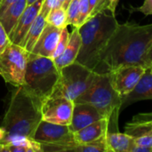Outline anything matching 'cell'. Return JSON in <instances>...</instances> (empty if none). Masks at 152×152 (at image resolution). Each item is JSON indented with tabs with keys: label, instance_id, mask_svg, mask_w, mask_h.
<instances>
[{
	"label": "cell",
	"instance_id": "9",
	"mask_svg": "<svg viewBox=\"0 0 152 152\" xmlns=\"http://www.w3.org/2000/svg\"><path fill=\"white\" fill-rule=\"evenodd\" d=\"M74 102L61 96H49L42 102V120L53 124L69 126Z\"/></svg>",
	"mask_w": 152,
	"mask_h": 152
},
{
	"label": "cell",
	"instance_id": "2",
	"mask_svg": "<svg viewBox=\"0 0 152 152\" xmlns=\"http://www.w3.org/2000/svg\"><path fill=\"white\" fill-rule=\"evenodd\" d=\"M41 106L42 102L24 86H16L2 121V126L6 132L4 139L14 136L33 138L42 121Z\"/></svg>",
	"mask_w": 152,
	"mask_h": 152
},
{
	"label": "cell",
	"instance_id": "13",
	"mask_svg": "<svg viewBox=\"0 0 152 152\" xmlns=\"http://www.w3.org/2000/svg\"><path fill=\"white\" fill-rule=\"evenodd\" d=\"M61 32V28H56L51 24L46 23L30 53L52 58L53 53L60 39Z\"/></svg>",
	"mask_w": 152,
	"mask_h": 152
},
{
	"label": "cell",
	"instance_id": "25",
	"mask_svg": "<svg viewBox=\"0 0 152 152\" xmlns=\"http://www.w3.org/2000/svg\"><path fill=\"white\" fill-rule=\"evenodd\" d=\"M69 32L68 30V28L67 27H64L61 28V36H60V39L58 41V44L56 45V48L53 53V56H52V59H55L57 58L58 56H60L63 51L65 50L67 45H68V42H69Z\"/></svg>",
	"mask_w": 152,
	"mask_h": 152
},
{
	"label": "cell",
	"instance_id": "18",
	"mask_svg": "<svg viewBox=\"0 0 152 152\" xmlns=\"http://www.w3.org/2000/svg\"><path fill=\"white\" fill-rule=\"evenodd\" d=\"M27 5V0H15L0 16V21L8 36L16 26Z\"/></svg>",
	"mask_w": 152,
	"mask_h": 152
},
{
	"label": "cell",
	"instance_id": "6",
	"mask_svg": "<svg viewBox=\"0 0 152 152\" xmlns=\"http://www.w3.org/2000/svg\"><path fill=\"white\" fill-rule=\"evenodd\" d=\"M95 72L75 61L60 71V77L51 96H61L75 101L92 84Z\"/></svg>",
	"mask_w": 152,
	"mask_h": 152
},
{
	"label": "cell",
	"instance_id": "4",
	"mask_svg": "<svg viewBox=\"0 0 152 152\" xmlns=\"http://www.w3.org/2000/svg\"><path fill=\"white\" fill-rule=\"evenodd\" d=\"M74 102H85L93 105L105 118L109 119V128L110 127L112 130L118 128L122 96L112 86L109 73H96L90 86Z\"/></svg>",
	"mask_w": 152,
	"mask_h": 152
},
{
	"label": "cell",
	"instance_id": "22",
	"mask_svg": "<svg viewBox=\"0 0 152 152\" xmlns=\"http://www.w3.org/2000/svg\"><path fill=\"white\" fill-rule=\"evenodd\" d=\"M65 151L74 152H109L106 135L102 136V138L94 141L92 142L85 143V144H77L69 146L66 148Z\"/></svg>",
	"mask_w": 152,
	"mask_h": 152
},
{
	"label": "cell",
	"instance_id": "35",
	"mask_svg": "<svg viewBox=\"0 0 152 152\" xmlns=\"http://www.w3.org/2000/svg\"><path fill=\"white\" fill-rule=\"evenodd\" d=\"M146 65H147V69L152 67V45L146 57Z\"/></svg>",
	"mask_w": 152,
	"mask_h": 152
},
{
	"label": "cell",
	"instance_id": "17",
	"mask_svg": "<svg viewBox=\"0 0 152 152\" xmlns=\"http://www.w3.org/2000/svg\"><path fill=\"white\" fill-rule=\"evenodd\" d=\"M109 128V119L102 118L86 127L73 133L74 140L77 144H85L96 141L106 135Z\"/></svg>",
	"mask_w": 152,
	"mask_h": 152
},
{
	"label": "cell",
	"instance_id": "41",
	"mask_svg": "<svg viewBox=\"0 0 152 152\" xmlns=\"http://www.w3.org/2000/svg\"><path fill=\"white\" fill-rule=\"evenodd\" d=\"M0 2H1V0H0Z\"/></svg>",
	"mask_w": 152,
	"mask_h": 152
},
{
	"label": "cell",
	"instance_id": "24",
	"mask_svg": "<svg viewBox=\"0 0 152 152\" xmlns=\"http://www.w3.org/2000/svg\"><path fill=\"white\" fill-rule=\"evenodd\" d=\"M78 3L79 0H72L66 9L67 12V24L77 28L78 21Z\"/></svg>",
	"mask_w": 152,
	"mask_h": 152
},
{
	"label": "cell",
	"instance_id": "39",
	"mask_svg": "<svg viewBox=\"0 0 152 152\" xmlns=\"http://www.w3.org/2000/svg\"><path fill=\"white\" fill-rule=\"evenodd\" d=\"M64 1H65V0H59V2H60V4H61V6H62V4L64 3Z\"/></svg>",
	"mask_w": 152,
	"mask_h": 152
},
{
	"label": "cell",
	"instance_id": "36",
	"mask_svg": "<svg viewBox=\"0 0 152 152\" xmlns=\"http://www.w3.org/2000/svg\"><path fill=\"white\" fill-rule=\"evenodd\" d=\"M5 134H6L5 129H4L3 126H1V127H0V141H1V140H3V139L4 138Z\"/></svg>",
	"mask_w": 152,
	"mask_h": 152
},
{
	"label": "cell",
	"instance_id": "15",
	"mask_svg": "<svg viewBox=\"0 0 152 152\" xmlns=\"http://www.w3.org/2000/svg\"><path fill=\"white\" fill-rule=\"evenodd\" d=\"M80 47L81 36L79 33V29L77 27H73V30L69 34V42L65 50L60 56L53 59V61L59 71H61L62 68L76 61L80 51Z\"/></svg>",
	"mask_w": 152,
	"mask_h": 152
},
{
	"label": "cell",
	"instance_id": "30",
	"mask_svg": "<svg viewBox=\"0 0 152 152\" xmlns=\"http://www.w3.org/2000/svg\"><path fill=\"white\" fill-rule=\"evenodd\" d=\"M145 15H152V0H144L142 6L136 9Z\"/></svg>",
	"mask_w": 152,
	"mask_h": 152
},
{
	"label": "cell",
	"instance_id": "38",
	"mask_svg": "<svg viewBox=\"0 0 152 152\" xmlns=\"http://www.w3.org/2000/svg\"><path fill=\"white\" fill-rule=\"evenodd\" d=\"M37 0H27V4H28H28H33V3H35Z\"/></svg>",
	"mask_w": 152,
	"mask_h": 152
},
{
	"label": "cell",
	"instance_id": "10",
	"mask_svg": "<svg viewBox=\"0 0 152 152\" xmlns=\"http://www.w3.org/2000/svg\"><path fill=\"white\" fill-rule=\"evenodd\" d=\"M145 71L146 68L142 66L127 65L119 67L109 74L112 86L123 98L135 87Z\"/></svg>",
	"mask_w": 152,
	"mask_h": 152
},
{
	"label": "cell",
	"instance_id": "26",
	"mask_svg": "<svg viewBox=\"0 0 152 152\" xmlns=\"http://www.w3.org/2000/svg\"><path fill=\"white\" fill-rule=\"evenodd\" d=\"M134 145L152 151V130L147 131L136 137H134Z\"/></svg>",
	"mask_w": 152,
	"mask_h": 152
},
{
	"label": "cell",
	"instance_id": "1",
	"mask_svg": "<svg viewBox=\"0 0 152 152\" xmlns=\"http://www.w3.org/2000/svg\"><path fill=\"white\" fill-rule=\"evenodd\" d=\"M151 45L152 23H118L94 72L106 74L127 65H138L147 69L146 57Z\"/></svg>",
	"mask_w": 152,
	"mask_h": 152
},
{
	"label": "cell",
	"instance_id": "8",
	"mask_svg": "<svg viewBox=\"0 0 152 152\" xmlns=\"http://www.w3.org/2000/svg\"><path fill=\"white\" fill-rule=\"evenodd\" d=\"M33 139L39 142L43 151L64 152L69 146L76 144L69 126L53 124L42 120L34 134Z\"/></svg>",
	"mask_w": 152,
	"mask_h": 152
},
{
	"label": "cell",
	"instance_id": "14",
	"mask_svg": "<svg viewBox=\"0 0 152 152\" xmlns=\"http://www.w3.org/2000/svg\"><path fill=\"white\" fill-rule=\"evenodd\" d=\"M150 99L152 100V74L151 68H148L135 87L129 94L123 96L121 109L138 101Z\"/></svg>",
	"mask_w": 152,
	"mask_h": 152
},
{
	"label": "cell",
	"instance_id": "23",
	"mask_svg": "<svg viewBox=\"0 0 152 152\" xmlns=\"http://www.w3.org/2000/svg\"><path fill=\"white\" fill-rule=\"evenodd\" d=\"M46 23L51 24L59 28L67 27L68 24L66 10L61 5L53 8L46 17Z\"/></svg>",
	"mask_w": 152,
	"mask_h": 152
},
{
	"label": "cell",
	"instance_id": "16",
	"mask_svg": "<svg viewBox=\"0 0 152 152\" xmlns=\"http://www.w3.org/2000/svg\"><path fill=\"white\" fill-rule=\"evenodd\" d=\"M42 145L33 138L14 136L0 141V152H42Z\"/></svg>",
	"mask_w": 152,
	"mask_h": 152
},
{
	"label": "cell",
	"instance_id": "21",
	"mask_svg": "<svg viewBox=\"0 0 152 152\" xmlns=\"http://www.w3.org/2000/svg\"><path fill=\"white\" fill-rule=\"evenodd\" d=\"M45 25H46V15L39 12V13L34 20L32 25L30 26L27 33V36L22 44V47L30 53L35 44L37 43L40 34L42 33L44 28L45 27Z\"/></svg>",
	"mask_w": 152,
	"mask_h": 152
},
{
	"label": "cell",
	"instance_id": "32",
	"mask_svg": "<svg viewBox=\"0 0 152 152\" xmlns=\"http://www.w3.org/2000/svg\"><path fill=\"white\" fill-rule=\"evenodd\" d=\"M15 0H1L0 2V16L4 12V11L14 2Z\"/></svg>",
	"mask_w": 152,
	"mask_h": 152
},
{
	"label": "cell",
	"instance_id": "33",
	"mask_svg": "<svg viewBox=\"0 0 152 152\" xmlns=\"http://www.w3.org/2000/svg\"><path fill=\"white\" fill-rule=\"evenodd\" d=\"M118 1H119V0H108V6H107V9H108L113 15H115V13H116V8H117V6H118Z\"/></svg>",
	"mask_w": 152,
	"mask_h": 152
},
{
	"label": "cell",
	"instance_id": "12",
	"mask_svg": "<svg viewBox=\"0 0 152 152\" xmlns=\"http://www.w3.org/2000/svg\"><path fill=\"white\" fill-rule=\"evenodd\" d=\"M102 118H105L93 105L85 102H74L69 128L74 133Z\"/></svg>",
	"mask_w": 152,
	"mask_h": 152
},
{
	"label": "cell",
	"instance_id": "34",
	"mask_svg": "<svg viewBox=\"0 0 152 152\" xmlns=\"http://www.w3.org/2000/svg\"><path fill=\"white\" fill-rule=\"evenodd\" d=\"M98 4V0H89V6H90V14H89V18H91L93 16V13L97 6Z\"/></svg>",
	"mask_w": 152,
	"mask_h": 152
},
{
	"label": "cell",
	"instance_id": "3",
	"mask_svg": "<svg viewBox=\"0 0 152 152\" xmlns=\"http://www.w3.org/2000/svg\"><path fill=\"white\" fill-rule=\"evenodd\" d=\"M108 9H104L89 18L78 28L81 47L76 61L94 72L101 56L112 37L118 22Z\"/></svg>",
	"mask_w": 152,
	"mask_h": 152
},
{
	"label": "cell",
	"instance_id": "37",
	"mask_svg": "<svg viewBox=\"0 0 152 152\" xmlns=\"http://www.w3.org/2000/svg\"><path fill=\"white\" fill-rule=\"evenodd\" d=\"M71 1H72V0H65V1H64V3L62 4V7L66 10V9H67V7H68V5L69 4V3H70Z\"/></svg>",
	"mask_w": 152,
	"mask_h": 152
},
{
	"label": "cell",
	"instance_id": "5",
	"mask_svg": "<svg viewBox=\"0 0 152 152\" xmlns=\"http://www.w3.org/2000/svg\"><path fill=\"white\" fill-rule=\"evenodd\" d=\"M59 77L60 71L52 58L29 53L24 86L32 94L43 102L51 96Z\"/></svg>",
	"mask_w": 152,
	"mask_h": 152
},
{
	"label": "cell",
	"instance_id": "20",
	"mask_svg": "<svg viewBox=\"0 0 152 152\" xmlns=\"http://www.w3.org/2000/svg\"><path fill=\"white\" fill-rule=\"evenodd\" d=\"M150 130H152V112L140 113L134 116L126 127V133L134 137Z\"/></svg>",
	"mask_w": 152,
	"mask_h": 152
},
{
	"label": "cell",
	"instance_id": "40",
	"mask_svg": "<svg viewBox=\"0 0 152 152\" xmlns=\"http://www.w3.org/2000/svg\"><path fill=\"white\" fill-rule=\"evenodd\" d=\"M151 74H152V67L151 68Z\"/></svg>",
	"mask_w": 152,
	"mask_h": 152
},
{
	"label": "cell",
	"instance_id": "19",
	"mask_svg": "<svg viewBox=\"0 0 152 152\" xmlns=\"http://www.w3.org/2000/svg\"><path fill=\"white\" fill-rule=\"evenodd\" d=\"M106 141L109 152H131L134 145V137L126 133L108 132Z\"/></svg>",
	"mask_w": 152,
	"mask_h": 152
},
{
	"label": "cell",
	"instance_id": "29",
	"mask_svg": "<svg viewBox=\"0 0 152 152\" xmlns=\"http://www.w3.org/2000/svg\"><path fill=\"white\" fill-rule=\"evenodd\" d=\"M10 38L8 34L6 33L4 26L2 25L1 21H0V53H2L5 47L8 45V44L10 43Z\"/></svg>",
	"mask_w": 152,
	"mask_h": 152
},
{
	"label": "cell",
	"instance_id": "27",
	"mask_svg": "<svg viewBox=\"0 0 152 152\" xmlns=\"http://www.w3.org/2000/svg\"><path fill=\"white\" fill-rule=\"evenodd\" d=\"M78 11H79V14H78L77 28L82 26L89 19V14H90L89 0H79Z\"/></svg>",
	"mask_w": 152,
	"mask_h": 152
},
{
	"label": "cell",
	"instance_id": "28",
	"mask_svg": "<svg viewBox=\"0 0 152 152\" xmlns=\"http://www.w3.org/2000/svg\"><path fill=\"white\" fill-rule=\"evenodd\" d=\"M59 5H61L59 2V0H44L42 5H41V8H40V12L44 13L45 15H48V13L50 12V11L56 7V6H59Z\"/></svg>",
	"mask_w": 152,
	"mask_h": 152
},
{
	"label": "cell",
	"instance_id": "11",
	"mask_svg": "<svg viewBox=\"0 0 152 152\" xmlns=\"http://www.w3.org/2000/svg\"><path fill=\"white\" fill-rule=\"evenodd\" d=\"M43 2L44 0H37L35 3L27 5L22 14L20 15L16 26L9 34V38L12 43H14L22 47V44L27 36V33L34 20L39 13Z\"/></svg>",
	"mask_w": 152,
	"mask_h": 152
},
{
	"label": "cell",
	"instance_id": "42",
	"mask_svg": "<svg viewBox=\"0 0 152 152\" xmlns=\"http://www.w3.org/2000/svg\"><path fill=\"white\" fill-rule=\"evenodd\" d=\"M151 152H152V151H151Z\"/></svg>",
	"mask_w": 152,
	"mask_h": 152
},
{
	"label": "cell",
	"instance_id": "31",
	"mask_svg": "<svg viewBox=\"0 0 152 152\" xmlns=\"http://www.w3.org/2000/svg\"><path fill=\"white\" fill-rule=\"evenodd\" d=\"M107 6H108V0H98V4H97V6L93 13V16L95 15L97 12L104 10V9H107ZM92 16V17H93Z\"/></svg>",
	"mask_w": 152,
	"mask_h": 152
},
{
	"label": "cell",
	"instance_id": "7",
	"mask_svg": "<svg viewBox=\"0 0 152 152\" xmlns=\"http://www.w3.org/2000/svg\"><path fill=\"white\" fill-rule=\"evenodd\" d=\"M29 52L10 42L0 53V76L13 86L25 85V73Z\"/></svg>",
	"mask_w": 152,
	"mask_h": 152
}]
</instances>
